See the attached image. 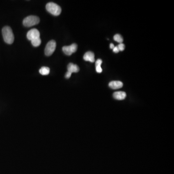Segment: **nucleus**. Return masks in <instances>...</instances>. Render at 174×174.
<instances>
[{
	"mask_svg": "<svg viewBox=\"0 0 174 174\" xmlns=\"http://www.w3.org/2000/svg\"><path fill=\"white\" fill-rule=\"evenodd\" d=\"M3 38L5 43L12 44L14 41V36L11 28L9 26H5L2 30Z\"/></svg>",
	"mask_w": 174,
	"mask_h": 174,
	"instance_id": "1",
	"label": "nucleus"
},
{
	"mask_svg": "<svg viewBox=\"0 0 174 174\" xmlns=\"http://www.w3.org/2000/svg\"><path fill=\"white\" fill-rule=\"evenodd\" d=\"M46 9L49 13L54 16H57L60 15L62 9L59 5L55 3L50 2L46 5Z\"/></svg>",
	"mask_w": 174,
	"mask_h": 174,
	"instance_id": "2",
	"label": "nucleus"
},
{
	"mask_svg": "<svg viewBox=\"0 0 174 174\" xmlns=\"http://www.w3.org/2000/svg\"><path fill=\"white\" fill-rule=\"evenodd\" d=\"M40 22V19L37 16H30L24 18L23 20V24L24 26L30 27L33 26L38 24Z\"/></svg>",
	"mask_w": 174,
	"mask_h": 174,
	"instance_id": "3",
	"label": "nucleus"
},
{
	"mask_svg": "<svg viewBox=\"0 0 174 174\" xmlns=\"http://www.w3.org/2000/svg\"><path fill=\"white\" fill-rule=\"evenodd\" d=\"M56 48V42L54 40H51L46 44L45 49V53L46 56H49L52 55L55 51Z\"/></svg>",
	"mask_w": 174,
	"mask_h": 174,
	"instance_id": "4",
	"label": "nucleus"
},
{
	"mask_svg": "<svg viewBox=\"0 0 174 174\" xmlns=\"http://www.w3.org/2000/svg\"><path fill=\"white\" fill-rule=\"evenodd\" d=\"M78 49V46L76 44H73L69 46H65L62 48V51L66 55L70 56L72 54L76 52Z\"/></svg>",
	"mask_w": 174,
	"mask_h": 174,
	"instance_id": "5",
	"label": "nucleus"
},
{
	"mask_svg": "<svg viewBox=\"0 0 174 174\" xmlns=\"http://www.w3.org/2000/svg\"><path fill=\"white\" fill-rule=\"evenodd\" d=\"M40 33L39 30L36 29H33L28 32L27 37L29 40L32 41L36 38H39Z\"/></svg>",
	"mask_w": 174,
	"mask_h": 174,
	"instance_id": "6",
	"label": "nucleus"
},
{
	"mask_svg": "<svg viewBox=\"0 0 174 174\" xmlns=\"http://www.w3.org/2000/svg\"><path fill=\"white\" fill-rule=\"evenodd\" d=\"M83 59L85 61H88L90 62H95L94 54L91 51H88L84 54Z\"/></svg>",
	"mask_w": 174,
	"mask_h": 174,
	"instance_id": "7",
	"label": "nucleus"
},
{
	"mask_svg": "<svg viewBox=\"0 0 174 174\" xmlns=\"http://www.w3.org/2000/svg\"><path fill=\"white\" fill-rule=\"evenodd\" d=\"M109 87L113 90H117L123 87V83L119 81H112L109 83Z\"/></svg>",
	"mask_w": 174,
	"mask_h": 174,
	"instance_id": "8",
	"label": "nucleus"
},
{
	"mask_svg": "<svg viewBox=\"0 0 174 174\" xmlns=\"http://www.w3.org/2000/svg\"><path fill=\"white\" fill-rule=\"evenodd\" d=\"M113 97L116 100H124L126 97V94L124 91H116L113 93Z\"/></svg>",
	"mask_w": 174,
	"mask_h": 174,
	"instance_id": "9",
	"label": "nucleus"
},
{
	"mask_svg": "<svg viewBox=\"0 0 174 174\" xmlns=\"http://www.w3.org/2000/svg\"><path fill=\"white\" fill-rule=\"evenodd\" d=\"M67 70H68L67 72L72 74L73 73H78L79 71V68L77 65L70 63L67 66Z\"/></svg>",
	"mask_w": 174,
	"mask_h": 174,
	"instance_id": "10",
	"label": "nucleus"
},
{
	"mask_svg": "<svg viewBox=\"0 0 174 174\" xmlns=\"http://www.w3.org/2000/svg\"><path fill=\"white\" fill-rule=\"evenodd\" d=\"M102 60L101 59H98L95 62L96 71L98 73H101L102 72V69L101 68V65H102Z\"/></svg>",
	"mask_w": 174,
	"mask_h": 174,
	"instance_id": "11",
	"label": "nucleus"
},
{
	"mask_svg": "<svg viewBox=\"0 0 174 174\" xmlns=\"http://www.w3.org/2000/svg\"><path fill=\"white\" fill-rule=\"evenodd\" d=\"M39 73L42 75L46 76L48 75L50 73V69L49 67H43L39 70Z\"/></svg>",
	"mask_w": 174,
	"mask_h": 174,
	"instance_id": "12",
	"label": "nucleus"
},
{
	"mask_svg": "<svg viewBox=\"0 0 174 174\" xmlns=\"http://www.w3.org/2000/svg\"><path fill=\"white\" fill-rule=\"evenodd\" d=\"M31 43L33 46H35V47H37L40 45L41 43V40L40 38H36V39H33V40L31 41Z\"/></svg>",
	"mask_w": 174,
	"mask_h": 174,
	"instance_id": "13",
	"label": "nucleus"
},
{
	"mask_svg": "<svg viewBox=\"0 0 174 174\" xmlns=\"http://www.w3.org/2000/svg\"><path fill=\"white\" fill-rule=\"evenodd\" d=\"M114 39L115 41L118 42L119 44L122 43L123 42V39L122 38V37L120 35V34H117L116 35H115L114 36Z\"/></svg>",
	"mask_w": 174,
	"mask_h": 174,
	"instance_id": "14",
	"label": "nucleus"
},
{
	"mask_svg": "<svg viewBox=\"0 0 174 174\" xmlns=\"http://www.w3.org/2000/svg\"><path fill=\"white\" fill-rule=\"evenodd\" d=\"M118 46L119 51H123L124 50V49H125V45H124V44H122V43L119 44L118 46Z\"/></svg>",
	"mask_w": 174,
	"mask_h": 174,
	"instance_id": "15",
	"label": "nucleus"
},
{
	"mask_svg": "<svg viewBox=\"0 0 174 174\" xmlns=\"http://www.w3.org/2000/svg\"><path fill=\"white\" fill-rule=\"evenodd\" d=\"M71 74H72L70 73L69 72H67V73H66L65 77L66 78L68 79V78H69L71 77Z\"/></svg>",
	"mask_w": 174,
	"mask_h": 174,
	"instance_id": "16",
	"label": "nucleus"
},
{
	"mask_svg": "<svg viewBox=\"0 0 174 174\" xmlns=\"http://www.w3.org/2000/svg\"><path fill=\"white\" fill-rule=\"evenodd\" d=\"M113 51L115 53H118L119 52V49L118 46H115L114 48L113 49Z\"/></svg>",
	"mask_w": 174,
	"mask_h": 174,
	"instance_id": "17",
	"label": "nucleus"
},
{
	"mask_svg": "<svg viewBox=\"0 0 174 174\" xmlns=\"http://www.w3.org/2000/svg\"><path fill=\"white\" fill-rule=\"evenodd\" d=\"M114 47V45L113 44L111 43V44H110V49H113Z\"/></svg>",
	"mask_w": 174,
	"mask_h": 174,
	"instance_id": "18",
	"label": "nucleus"
}]
</instances>
